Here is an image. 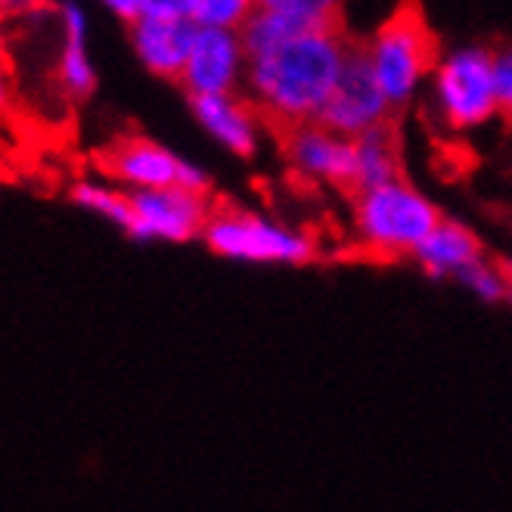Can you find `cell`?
<instances>
[{
    "label": "cell",
    "mask_w": 512,
    "mask_h": 512,
    "mask_svg": "<svg viewBox=\"0 0 512 512\" xmlns=\"http://www.w3.org/2000/svg\"><path fill=\"white\" fill-rule=\"evenodd\" d=\"M348 44L345 28H317L249 59L243 75L249 106H258L277 128L317 122L342 75Z\"/></svg>",
    "instance_id": "cell-1"
},
{
    "label": "cell",
    "mask_w": 512,
    "mask_h": 512,
    "mask_svg": "<svg viewBox=\"0 0 512 512\" xmlns=\"http://www.w3.org/2000/svg\"><path fill=\"white\" fill-rule=\"evenodd\" d=\"M370 56L391 109L404 106L419 78L438 69V35L419 0H401L391 10L370 41Z\"/></svg>",
    "instance_id": "cell-2"
},
{
    "label": "cell",
    "mask_w": 512,
    "mask_h": 512,
    "mask_svg": "<svg viewBox=\"0 0 512 512\" xmlns=\"http://www.w3.org/2000/svg\"><path fill=\"white\" fill-rule=\"evenodd\" d=\"M354 224L367 249L398 258L416 255L419 246L441 224V215L423 193L401 177L391 180V184L357 193Z\"/></svg>",
    "instance_id": "cell-3"
},
{
    "label": "cell",
    "mask_w": 512,
    "mask_h": 512,
    "mask_svg": "<svg viewBox=\"0 0 512 512\" xmlns=\"http://www.w3.org/2000/svg\"><path fill=\"white\" fill-rule=\"evenodd\" d=\"M202 239L215 255L249 264H305L314 255V243L305 233L239 208L215 212Z\"/></svg>",
    "instance_id": "cell-4"
},
{
    "label": "cell",
    "mask_w": 512,
    "mask_h": 512,
    "mask_svg": "<svg viewBox=\"0 0 512 512\" xmlns=\"http://www.w3.org/2000/svg\"><path fill=\"white\" fill-rule=\"evenodd\" d=\"M388 115H391V103L385 100L382 84L376 78L370 44L351 38L342 75L333 87V94H329V100L323 103L317 125L339 137L354 140L360 134H367L370 128L388 122Z\"/></svg>",
    "instance_id": "cell-5"
},
{
    "label": "cell",
    "mask_w": 512,
    "mask_h": 512,
    "mask_svg": "<svg viewBox=\"0 0 512 512\" xmlns=\"http://www.w3.org/2000/svg\"><path fill=\"white\" fill-rule=\"evenodd\" d=\"M438 103L447 125L475 128L497 112L494 90V53L460 50L438 66Z\"/></svg>",
    "instance_id": "cell-6"
},
{
    "label": "cell",
    "mask_w": 512,
    "mask_h": 512,
    "mask_svg": "<svg viewBox=\"0 0 512 512\" xmlns=\"http://www.w3.org/2000/svg\"><path fill=\"white\" fill-rule=\"evenodd\" d=\"M134 224L128 230L137 243H190L202 236L212 208L202 193H190L180 187L168 190H128Z\"/></svg>",
    "instance_id": "cell-7"
},
{
    "label": "cell",
    "mask_w": 512,
    "mask_h": 512,
    "mask_svg": "<svg viewBox=\"0 0 512 512\" xmlns=\"http://www.w3.org/2000/svg\"><path fill=\"white\" fill-rule=\"evenodd\" d=\"M106 171L128 190L180 187V190L202 193V196L208 193V177L196 165L184 162L180 156L168 153L165 146L143 140V137L118 143L106 156Z\"/></svg>",
    "instance_id": "cell-8"
},
{
    "label": "cell",
    "mask_w": 512,
    "mask_h": 512,
    "mask_svg": "<svg viewBox=\"0 0 512 512\" xmlns=\"http://www.w3.org/2000/svg\"><path fill=\"white\" fill-rule=\"evenodd\" d=\"M283 146L292 168L311 180L336 187H354V143L317 122L283 128Z\"/></svg>",
    "instance_id": "cell-9"
},
{
    "label": "cell",
    "mask_w": 512,
    "mask_h": 512,
    "mask_svg": "<svg viewBox=\"0 0 512 512\" xmlns=\"http://www.w3.org/2000/svg\"><path fill=\"white\" fill-rule=\"evenodd\" d=\"M243 63L246 59L236 32H227V28H199L180 84H184L190 97L233 94Z\"/></svg>",
    "instance_id": "cell-10"
},
{
    "label": "cell",
    "mask_w": 512,
    "mask_h": 512,
    "mask_svg": "<svg viewBox=\"0 0 512 512\" xmlns=\"http://www.w3.org/2000/svg\"><path fill=\"white\" fill-rule=\"evenodd\" d=\"M199 25L187 16H140L128 25L131 47L140 63L168 81H180Z\"/></svg>",
    "instance_id": "cell-11"
},
{
    "label": "cell",
    "mask_w": 512,
    "mask_h": 512,
    "mask_svg": "<svg viewBox=\"0 0 512 512\" xmlns=\"http://www.w3.org/2000/svg\"><path fill=\"white\" fill-rule=\"evenodd\" d=\"M56 22L63 28V47L56 59V84L72 103H84L97 90V69L87 53V10L78 0H63L56 7Z\"/></svg>",
    "instance_id": "cell-12"
},
{
    "label": "cell",
    "mask_w": 512,
    "mask_h": 512,
    "mask_svg": "<svg viewBox=\"0 0 512 512\" xmlns=\"http://www.w3.org/2000/svg\"><path fill=\"white\" fill-rule=\"evenodd\" d=\"M413 258L429 277L460 280L472 264L485 258V249H481V239L469 227L441 218V224L432 230V236L419 246Z\"/></svg>",
    "instance_id": "cell-13"
},
{
    "label": "cell",
    "mask_w": 512,
    "mask_h": 512,
    "mask_svg": "<svg viewBox=\"0 0 512 512\" xmlns=\"http://www.w3.org/2000/svg\"><path fill=\"white\" fill-rule=\"evenodd\" d=\"M193 115L199 125L212 134L218 143H224L236 156H252L255 149V112L249 103L236 100L233 94H215V97H190Z\"/></svg>",
    "instance_id": "cell-14"
},
{
    "label": "cell",
    "mask_w": 512,
    "mask_h": 512,
    "mask_svg": "<svg viewBox=\"0 0 512 512\" xmlns=\"http://www.w3.org/2000/svg\"><path fill=\"white\" fill-rule=\"evenodd\" d=\"M354 143V193L401 180V143L395 122H382L351 140Z\"/></svg>",
    "instance_id": "cell-15"
},
{
    "label": "cell",
    "mask_w": 512,
    "mask_h": 512,
    "mask_svg": "<svg viewBox=\"0 0 512 512\" xmlns=\"http://www.w3.org/2000/svg\"><path fill=\"white\" fill-rule=\"evenodd\" d=\"M72 202L90 215H100L109 224H115L122 233L131 230L134 224V212H131V199L122 190H112L103 184H90V180H81V184L72 187Z\"/></svg>",
    "instance_id": "cell-16"
},
{
    "label": "cell",
    "mask_w": 512,
    "mask_h": 512,
    "mask_svg": "<svg viewBox=\"0 0 512 512\" xmlns=\"http://www.w3.org/2000/svg\"><path fill=\"white\" fill-rule=\"evenodd\" d=\"M258 0H187V19L199 28H227L239 32L255 13Z\"/></svg>",
    "instance_id": "cell-17"
},
{
    "label": "cell",
    "mask_w": 512,
    "mask_h": 512,
    "mask_svg": "<svg viewBox=\"0 0 512 512\" xmlns=\"http://www.w3.org/2000/svg\"><path fill=\"white\" fill-rule=\"evenodd\" d=\"M457 283H463L481 301H506V292H509V267L506 264H497L491 258H481L478 264H472L466 270V274Z\"/></svg>",
    "instance_id": "cell-18"
},
{
    "label": "cell",
    "mask_w": 512,
    "mask_h": 512,
    "mask_svg": "<svg viewBox=\"0 0 512 512\" xmlns=\"http://www.w3.org/2000/svg\"><path fill=\"white\" fill-rule=\"evenodd\" d=\"M258 7L301 19H342V0H258Z\"/></svg>",
    "instance_id": "cell-19"
},
{
    "label": "cell",
    "mask_w": 512,
    "mask_h": 512,
    "mask_svg": "<svg viewBox=\"0 0 512 512\" xmlns=\"http://www.w3.org/2000/svg\"><path fill=\"white\" fill-rule=\"evenodd\" d=\"M494 53V90H497V112L512 122V44Z\"/></svg>",
    "instance_id": "cell-20"
},
{
    "label": "cell",
    "mask_w": 512,
    "mask_h": 512,
    "mask_svg": "<svg viewBox=\"0 0 512 512\" xmlns=\"http://www.w3.org/2000/svg\"><path fill=\"white\" fill-rule=\"evenodd\" d=\"M143 16H187V0H140Z\"/></svg>",
    "instance_id": "cell-21"
},
{
    "label": "cell",
    "mask_w": 512,
    "mask_h": 512,
    "mask_svg": "<svg viewBox=\"0 0 512 512\" xmlns=\"http://www.w3.org/2000/svg\"><path fill=\"white\" fill-rule=\"evenodd\" d=\"M100 4H103L109 13H115L118 19H125L128 25H131V22H137V19L143 16L140 0H100Z\"/></svg>",
    "instance_id": "cell-22"
},
{
    "label": "cell",
    "mask_w": 512,
    "mask_h": 512,
    "mask_svg": "<svg viewBox=\"0 0 512 512\" xmlns=\"http://www.w3.org/2000/svg\"><path fill=\"white\" fill-rule=\"evenodd\" d=\"M10 106V72H7V38L0 32V115Z\"/></svg>",
    "instance_id": "cell-23"
},
{
    "label": "cell",
    "mask_w": 512,
    "mask_h": 512,
    "mask_svg": "<svg viewBox=\"0 0 512 512\" xmlns=\"http://www.w3.org/2000/svg\"><path fill=\"white\" fill-rule=\"evenodd\" d=\"M7 13H35V10H47L50 0H0Z\"/></svg>",
    "instance_id": "cell-24"
},
{
    "label": "cell",
    "mask_w": 512,
    "mask_h": 512,
    "mask_svg": "<svg viewBox=\"0 0 512 512\" xmlns=\"http://www.w3.org/2000/svg\"><path fill=\"white\" fill-rule=\"evenodd\" d=\"M506 301H512V267H509V292H506Z\"/></svg>",
    "instance_id": "cell-25"
},
{
    "label": "cell",
    "mask_w": 512,
    "mask_h": 512,
    "mask_svg": "<svg viewBox=\"0 0 512 512\" xmlns=\"http://www.w3.org/2000/svg\"><path fill=\"white\" fill-rule=\"evenodd\" d=\"M4 16H7V10H4V4H0V22H4Z\"/></svg>",
    "instance_id": "cell-26"
}]
</instances>
